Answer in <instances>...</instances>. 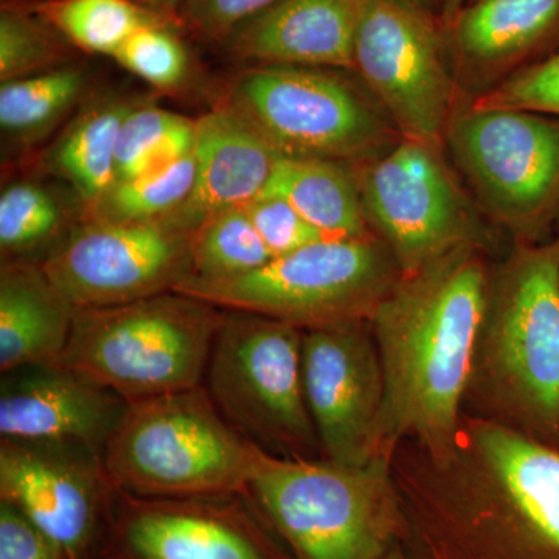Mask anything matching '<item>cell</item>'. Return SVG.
Wrapping results in <instances>:
<instances>
[{
  "label": "cell",
  "instance_id": "484cf974",
  "mask_svg": "<svg viewBox=\"0 0 559 559\" xmlns=\"http://www.w3.org/2000/svg\"><path fill=\"white\" fill-rule=\"evenodd\" d=\"M86 86L80 68H62L0 86V127L16 139L35 140L60 123Z\"/></svg>",
  "mask_w": 559,
  "mask_h": 559
},
{
  "label": "cell",
  "instance_id": "7c38bea8",
  "mask_svg": "<svg viewBox=\"0 0 559 559\" xmlns=\"http://www.w3.org/2000/svg\"><path fill=\"white\" fill-rule=\"evenodd\" d=\"M355 70L401 138L439 146L454 117V81L430 13L407 0H364Z\"/></svg>",
  "mask_w": 559,
  "mask_h": 559
},
{
  "label": "cell",
  "instance_id": "f35d334b",
  "mask_svg": "<svg viewBox=\"0 0 559 559\" xmlns=\"http://www.w3.org/2000/svg\"><path fill=\"white\" fill-rule=\"evenodd\" d=\"M407 2L414 3V5L418 7V9L428 11V13H430L433 3H436V0H407Z\"/></svg>",
  "mask_w": 559,
  "mask_h": 559
},
{
  "label": "cell",
  "instance_id": "4fadbf2b",
  "mask_svg": "<svg viewBox=\"0 0 559 559\" xmlns=\"http://www.w3.org/2000/svg\"><path fill=\"white\" fill-rule=\"evenodd\" d=\"M191 240L164 223L90 219L40 266L73 307H117L178 288L193 274Z\"/></svg>",
  "mask_w": 559,
  "mask_h": 559
},
{
  "label": "cell",
  "instance_id": "cb8c5ba5",
  "mask_svg": "<svg viewBox=\"0 0 559 559\" xmlns=\"http://www.w3.org/2000/svg\"><path fill=\"white\" fill-rule=\"evenodd\" d=\"M35 9L70 46L110 58L139 28L162 21L178 22L134 0H46Z\"/></svg>",
  "mask_w": 559,
  "mask_h": 559
},
{
  "label": "cell",
  "instance_id": "74e56055",
  "mask_svg": "<svg viewBox=\"0 0 559 559\" xmlns=\"http://www.w3.org/2000/svg\"><path fill=\"white\" fill-rule=\"evenodd\" d=\"M476 2V0H444L447 3V10L450 13H454L455 10L462 9V7H468L469 3Z\"/></svg>",
  "mask_w": 559,
  "mask_h": 559
},
{
  "label": "cell",
  "instance_id": "83f0119b",
  "mask_svg": "<svg viewBox=\"0 0 559 559\" xmlns=\"http://www.w3.org/2000/svg\"><path fill=\"white\" fill-rule=\"evenodd\" d=\"M197 178L194 150L165 170L116 182L90 219L116 223H164L193 190Z\"/></svg>",
  "mask_w": 559,
  "mask_h": 559
},
{
  "label": "cell",
  "instance_id": "ffe728a7",
  "mask_svg": "<svg viewBox=\"0 0 559 559\" xmlns=\"http://www.w3.org/2000/svg\"><path fill=\"white\" fill-rule=\"evenodd\" d=\"M76 308L40 263L3 260L0 270V373L60 364Z\"/></svg>",
  "mask_w": 559,
  "mask_h": 559
},
{
  "label": "cell",
  "instance_id": "f546056e",
  "mask_svg": "<svg viewBox=\"0 0 559 559\" xmlns=\"http://www.w3.org/2000/svg\"><path fill=\"white\" fill-rule=\"evenodd\" d=\"M69 40L36 11L3 5L0 11V80L11 81L62 68Z\"/></svg>",
  "mask_w": 559,
  "mask_h": 559
},
{
  "label": "cell",
  "instance_id": "8992f818",
  "mask_svg": "<svg viewBox=\"0 0 559 559\" xmlns=\"http://www.w3.org/2000/svg\"><path fill=\"white\" fill-rule=\"evenodd\" d=\"M226 311L165 293L106 308H76L62 366L128 403L204 384Z\"/></svg>",
  "mask_w": 559,
  "mask_h": 559
},
{
  "label": "cell",
  "instance_id": "ac0fdd59",
  "mask_svg": "<svg viewBox=\"0 0 559 559\" xmlns=\"http://www.w3.org/2000/svg\"><path fill=\"white\" fill-rule=\"evenodd\" d=\"M194 135L193 190L189 200L164 221L187 231L260 198L283 156L231 103L194 120Z\"/></svg>",
  "mask_w": 559,
  "mask_h": 559
},
{
  "label": "cell",
  "instance_id": "9a60e30c",
  "mask_svg": "<svg viewBox=\"0 0 559 559\" xmlns=\"http://www.w3.org/2000/svg\"><path fill=\"white\" fill-rule=\"evenodd\" d=\"M305 399L322 457L362 466L385 448L384 370L370 320H352L304 331Z\"/></svg>",
  "mask_w": 559,
  "mask_h": 559
},
{
  "label": "cell",
  "instance_id": "d4e9b609",
  "mask_svg": "<svg viewBox=\"0 0 559 559\" xmlns=\"http://www.w3.org/2000/svg\"><path fill=\"white\" fill-rule=\"evenodd\" d=\"M194 120L157 106H131L121 121L116 182L171 167L194 150Z\"/></svg>",
  "mask_w": 559,
  "mask_h": 559
},
{
  "label": "cell",
  "instance_id": "4316f807",
  "mask_svg": "<svg viewBox=\"0 0 559 559\" xmlns=\"http://www.w3.org/2000/svg\"><path fill=\"white\" fill-rule=\"evenodd\" d=\"M274 259L250 223L245 209L229 210L205 221L193 231L190 277L223 280L238 277Z\"/></svg>",
  "mask_w": 559,
  "mask_h": 559
},
{
  "label": "cell",
  "instance_id": "5bb4252c",
  "mask_svg": "<svg viewBox=\"0 0 559 559\" xmlns=\"http://www.w3.org/2000/svg\"><path fill=\"white\" fill-rule=\"evenodd\" d=\"M100 559H294L245 495L140 498L117 489Z\"/></svg>",
  "mask_w": 559,
  "mask_h": 559
},
{
  "label": "cell",
  "instance_id": "44dd1931",
  "mask_svg": "<svg viewBox=\"0 0 559 559\" xmlns=\"http://www.w3.org/2000/svg\"><path fill=\"white\" fill-rule=\"evenodd\" d=\"M263 194L288 201L323 237L373 234L364 213L358 179L340 160L282 156Z\"/></svg>",
  "mask_w": 559,
  "mask_h": 559
},
{
  "label": "cell",
  "instance_id": "e0dca14e",
  "mask_svg": "<svg viewBox=\"0 0 559 559\" xmlns=\"http://www.w3.org/2000/svg\"><path fill=\"white\" fill-rule=\"evenodd\" d=\"M0 440L70 444L103 455L128 401L62 364L2 374Z\"/></svg>",
  "mask_w": 559,
  "mask_h": 559
},
{
  "label": "cell",
  "instance_id": "5b68a950",
  "mask_svg": "<svg viewBox=\"0 0 559 559\" xmlns=\"http://www.w3.org/2000/svg\"><path fill=\"white\" fill-rule=\"evenodd\" d=\"M260 448L204 385L128 404L103 451L114 487L140 498L248 496Z\"/></svg>",
  "mask_w": 559,
  "mask_h": 559
},
{
  "label": "cell",
  "instance_id": "1f68e13d",
  "mask_svg": "<svg viewBox=\"0 0 559 559\" xmlns=\"http://www.w3.org/2000/svg\"><path fill=\"white\" fill-rule=\"evenodd\" d=\"M245 210L274 259L326 240L288 201L274 194H261Z\"/></svg>",
  "mask_w": 559,
  "mask_h": 559
},
{
  "label": "cell",
  "instance_id": "2e32d148",
  "mask_svg": "<svg viewBox=\"0 0 559 559\" xmlns=\"http://www.w3.org/2000/svg\"><path fill=\"white\" fill-rule=\"evenodd\" d=\"M116 496L98 452L0 440V500L25 514L73 559H100Z\"/></svg>",
  "mask_w": 559,
  "mask_h": 559
},
{
  "label": "cell",
  "instance_id": "7402d4cb",
  "mask_svg": "<svg viewBox=\"0 0 559 559\" xmlns=\"http://www.w3.org/2000/svg\"><path fill=\"white\" fill-rule=\"evenodd\" d=\"M559 22V0H476L459 11L454 39L466 61L502 66L538 44Z\"/></svg>",
  "mask_w": 559,
  "mask_h": 559
},
{
  "label": "cell",
  "instance_id": "836d02e7",
  "mask_svg": "<svg viewBox=\"0 0 559 559\" xmlns=\"http://www.w3.org/2000/svg\"><path fill=\"white\" fill-rule=\"evenodd\" d=\"M275 2L277 0H183L176 11V20L201 38L224 40Z\"/></svg>",
  "mask_w": 559,
  "mask_h": 559
},
{
  "label": "cell",
  "instance_id": "f1b7e54d",
  "mask_svg": "<svg viewBox=\"0 0 559 559\" xmlns=\"http://www.w3.org/2000/svg\"><path fill=\"white\" fill-rule=\"evenodd\" d=\"M64 215L57 200L36 183H14L0 194V248L3 260H25L58 246Z\"/></svg>",
  "mask_w": 559,
  "mask_h": 559
},
{
  "label": "cell",
  "instance_id": "52a82bcc",
  "mask_svg": "<svg viewBox=\"0 0 559 559\" xmlns=\"http://www.w3.org/2000/svg\"><path fill=\"white\" fill-rule=\"evenodd\" d=\"M401 275L388 246L369 234L311 242L238 277H189L175 293L305 331L370 320Z\"/></svg>",
  "mask_w": 559,
  "mask_h": 559
},
{
  "label": "cell",
  "instance_id": "e575fe53",
  "mask_svg": "<svg viewBox=\"0 0 559 559\" xmlns=\"http://www.w3.org/2000/svg\"><path fill=\"white\" fill-rule=\"evenodd\" d=\"M0 559H73L57 540L0 500Z\"/></svg>",
  "mask_w": 559,
  "mask_h": 559
},
{
  "label": "cell",
  "instance_id": "d6986e66",
  "mask_svg": "<svg viewBox=\"0 0 559 559\" xmlns=\"http://www.w3.org/2000/svg\"><path fill=\"white\" fill-rule=\"evenodd\" d=\"M364 0H277L224 43L263 64L355 70V43Z\"/></svg>",
  "mask_w": 559,
  "mask_h": 559
},
{
  "label": "cell",
  "instance_id": "8d00e7d4",
  "mask_svg": "<svg viewBox=\"0 0 559 559\" xmlns=\"http://www.w3.org/2000/svg\"><path fill=\"white\" fill-rule=\"evenodd\" d=\"M382 559H417L414 555L411 554L403 544H399V546L393 547L392 550L389 551Z\"/></svg>",
  "mask_w": 559,
  "mask_h": 559
},
{
  "label": "cell",
  "instance_id": "30bf717a",
  "mask_svg": "<svg viewBox=\"0 0 559 559\" xmlns=\"http://www.w3.org/2000/svg\"><path fill=\"white\" fill-rule=\"evenodd\" d=\"M235 106L283 154L369 160L388 150L389 124L341 76L320 68L261 64L234 84Z\"/></svg>",
  "mask_w": 559,
  "mask_h": 559
},
{
  "label": "cell",
  "instance_id": "3957f363",
  "mask_svg": "<svg viewBox=\"0 0 559 559\" xmlns=\"http://www.w3.org/2000/svg\"><path fill=\"white\" fill-rule=\"evenodd\" d=\"M463 415L559 444V238L489 266Z\"/></svg>",
  "mask_w": 559,
  "mask_h": 559
},
{
  "label": "cell",
  "instance_id": "603a6c76",
  "mask_svg": "<svg viewBox=\"0 0 559 559\" xmlns=\"http://www.w3.org/2000/svg\"><path fill=\"white\" fill-rule=\"evenodd\" d=\"M131 106L110 102L87 109L55 146L51 164L92 212L116 183L117 139Z\"/></svg>",
  "mask_w": 559,
  "mask_h": 559
},
{
  "label": "cell",
  "instance_id": "9c48e42d",
  "mask_svg": "<svg viewBox=\"0 0 559 559\" xmlns=\"http://www.w3.org/2000/svg\"><path fill=\"white\" fill-rule=\"evenodd\" d=\"M439 146L401 138L362 162L360 200L370 230L412 274L465 245L484 246L479 215L441 159Z\"/></svg>",
  "mask_w": 559,
  "mask_h": 559
},
{
  "label": "cell",
  "instance_id": "4dcf8cb0",
  "mask_svg": "<svg viewBox=\"0 0 559 559\" xmlns=\"http://www.w3.org/2000/svg\"><path fill=\"white\" fill-rule=\"evenodd\" d=\"M176 21L145 25L114 55L121 68L157 90L179 86L189 72V53L175 32Z\"/></svg>",
  "mask_w": 559,
  "mask_h": 559
},
{
  "label": "cell",
  "instance_id": "d590c367",
  "mask_svg": "<svg viewBox=\"0 0 559 559\" xmlns=\"http://www.w3.org/2000/svg\"><path fill=\"white\" fill-rule=\"evenodd\" d=\"M140 5L146 7V9L157 11V13L168 14V16L176 17V11H178L180 3L183 0H134Z\"/></svg>",
  "mask_w": 559,
  "mask_h": 559
},
{
  "label": "cell",
  "instance_id": "8fae6325",
  "mask_svg": "<svg viewBox=\"0 0 559 559\" xmlns=\"http://www.w3.org/2000/svg\"><path fill=\"white\" fill-rule=\"evenodd\" d=\"M447 139L489 215L533 241L559 202V120L476 103L452 117Z\"/></svg>",
  "mask_w": 559,
  "mask_h": 559
},
{
  "label": "cell",
  "instance_id": "7a4b0ae2",
  "mask_svg": "<svg viewBox=\"0 0 559 559\" xmlns=\"http://www.w3.org/2000/svg\"><path fill=\"white\" fill-rule=\"evenodd\" d=\"M484 250L460 246L401 275L371 316L385 381L382 433L392 454L401 441L440 454L457 439L487 300Z\"/></svg>",
  "mask_w": 559,
  "mask_h": 559
},
{
  "label": "cell",
  "instance_id": "ba28073f",
  "mask_svg": "<svg viewBox=\"0 0 559 559\" xmlns=\"http://www.w3.org/2000/svg\"><path fill=\"white\" fill-rule=\"evenodd\" d=\"M304 330L226 311L205 370L216 409L242 437L282 459L322 457L305 399Z\"/></svg>",
  "mask_w": 559,
  "mask_h": 559
},
{
  "label": "cell",
  "instance_id": "277c9868",
  "mask_svg": "<svg viewBox=\"0 0 559 559\" xmlns=\"http://www.w3.org/2000/svg\"><path fill=\"white\" fill-rule=\"evenodd\" d=\"M248 498L294 559H382L406 539L392 455L347 466L261 450Z\"/></svg>",
  "mask_w": 559,
  "mask_h": 559
},
{
  "label": "cell",
  "instance_id": "d6a6232c",
  "mask_svg": "<svg viewBox=\"0 0 559 559\" xmlns=\"http://www.w3.org/2000/svg\"><path fill=\"white\" fill-rule=\"evenodd\" d=\"M477 105L533 110L559 117V51L507 80Z\"/></svg>",
  "mask_w": 559,
  "mask_h": 559
},
{
  "label": "cell",
  "instance_id": "6da1fadb",
  "mask_svg": "<svg viewBox=\"0 0 559 559\" xmlns=\"http://www.w3.org/2000/svg\"><path fill=\"white\" fill-rule=\"evenodd\" d=\"M417 559H559V451L463 415L450 450L401 441L392 455Z\"/></svg>",
  "mask_w": 559,
  "mask_h": 559
}]
</instances>
